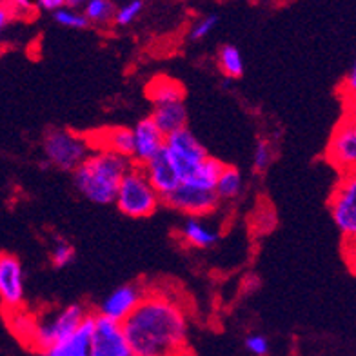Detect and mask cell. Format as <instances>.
Segmentation results:
<instances>
[{"instance_id": "12", "label": "cell", "mask_w": 356, "mask_h": 356, "mask_svg": "<svg viewBox=\"0 0 356 356\" xmlns=\"http://www.w3.org/2000/svg\"><path fill=\"white\" fill-rule=\"evenodd\" d=\"M0 300L8 307H19L24 300L22 264L10 253H0Z\"/></svg>"}, {"instance_id": "7", "label": "cell", "mask_w": 356, "mask_h": 356, "mask_svg": "<svg viewBox=\"0 0 356 356\" xmlns=\"http://www.w3.org/2000/svg\"><path fill=\"white\" fill-rule=\"evenodd\" d=\"M89 356H136L124 334L122 323L93 316V334L89 343Z\"/></svg>"}, {"instance_id": "17", "label": "cell", "mask_w": 356, "mask_h": 356, "mask_svg": "<svg viewBox=\"0 0 356 356\" xmlns=\"http://www.w3.org/2000/svg\"><path fill=\"white\" fill-rule=\"evenodd\" d=\"M151 120L159 127V131L164 136L173 135V133L186 129V122H188V109L184 106V102H171L162 104V106H155Z\"/></svg>"}, {"instance_id": "9", "label": "cell", "mask_w": 356, "mask_h": 356, "mask_svg": "<svg viewBox=\"0 0 356 356\" xmlns=\"http://www.w3.org/2000/svg\"><path fill=\"white\" fill-rule=\"evenodd\" d=\"M331 213L337 227L343 236H355L356 233V180L347 175L337 188L331 202Z\"/></svg>"}, {"instance_id": "28", "label": "cell", "mask_w": 356, "mask_h": 356, "mask_svg": "<svg viewBox=\"0 0 356 356\" xmlns=\"http://www.w3.org/2000/svg\"><path fill=\"white\" fill-rule=\"evenodd\" d=\"M271 159H273V151H271V145L267 144L266 140H260L254 147V155H253V164L257 171H266L271 164Z\"/></svg>"}, {"instance_id": "10", "label": "cell", "mask_w": 356, "mask_h": 356, "mask_svg": "<svg viewBox=\"0 0 356 356\" xmlns=\"http://www.w3.org/2000/svg\"><path fill=\"white\" fill-rule=\"evenodd\" d=\"M140 168L142 171H144L145 178H147L151 186H153V189L159 193L160 198H165L168 195H171V193H173L175 189H178V186L182 184V178L178 175L173 160L169 159L168 151H165L164 147H162L149 162H145Z\"/></svg>"}, {"instance_id": "22", "label": "cell", "mask_w": 356, "mask_h": 356, "mask_svg": "<svg viewBox=\"0 0 356 356\" xmlns=\"http://www.w3.org/2000/svg\"><path fill=\"white\" fill-rule=\"evenodd\" d=\"M218 64L225 76H229V79H238L244 75V58L236 46H229V44L222 46L220 53H218Z\"/></svg>"}, {"instance_id": "18", "label": "cell", "mask_w": 356, "mask_h": 356, "mask_svg": "<svg viewBox=\"0 0 356 356\" xmlns=\"http://www.w3.org/2000/svg\"><path fill=\"white\" fill-rule=\"evenodd\" d=\"M225 165L222 164L220 160L211 159V156H207L200 165H198L191 175H189L182 184H188L191 188L195 189H202V191H215L216 180L220 177L222 169Z\"/></svg>"}, {"instance_id": "3", "label": "cell", "mask_w": 356, "mask_h": 356, "mask_svg": "<svg viewBox=\"0 0 356 356\" xmlns=\"http://www.w3.org/2000/svg\"><path fill=\"white\" fill-rule=\"evenodd\" d=\"M162 198L159 193L153 189L149 180L145 178L140 165H133L126 175L122 182L118 186L115 204L124 215L133 216V218H144L149 216L159 209V204Z\"/></svg>"}, {"instance_id": "16", "label": "cell", "mask_w": 356, "mask_h": 356, "mask_svg": "<svg viewBox=\"0 0 356 356\" xmlns=\"http://www.w3.org/2000/svg\"><path fill=\"white\" fill-rule=\"evenodd\" d=\"M93 334V316H86L75 333L70 338L55 343L42 353L44 356H89V343Z\"/></svg>"}, {"instance_id": "4", "label": "cell", "mask_w": 356, "mask_h": 356, "mask_svg": "<svg viewBox=\"0 0 356 356\" xmlns=\"http://www.w3.org/2000/svg\"><path fill=\"white\" fill-rule=\"evenodd\" d=\"M88 138L67 129H51L44 138V153L53 165L75 171L89 156Z\"/></svg>"}, {"instance_id": "23", "label": "cell", "mask_w": 356, "mask_h": 356, "mask_svg": "<svg viewBox=\"0 0 356 356\" xmlns=\"http://www.w3.org/2000/svg\"><path fill=\"white\" fill-rule=\"evenodd\" d=\"M115 6L113 2L108 0H88L84 6V17L89 24H109L113 20V15H115Z\"/></svg>"}, {"instance_id": "11", "label": "cell", "mask_w": 356, "mask_h": 356, "mask_svg": "<svg viewBox=\"0 0 356 356\" xmlns=\"http://www.w3.org/2000/svg\"><path fill=\"white\" fill-rule=\"evenodd\" d=\"M142 298H144V291L136 284H126V286L117 287L106 296V300L100 305V316L117 323H124L138 307Z\"/></svg>"}, {"instance_id": "2", "label": "cell", "mask_w": 356, "mask_h": 356, "mask_svg": "<svg viewBox=\"0 0 356 356\" xmlns=\"http://www.w3.org/2000/svg\"><path fill=\"white\" fill-rule=\"evenodd\" d=\"M133 168V162L124 156L97 151L73 171L75 186L88 200L95 204H111L117 197L124 175Z\"/></svg>"}, {"instance_id": "20", "label": "cell", "mask_w": 356, "mask_h": 356, "mask_svg": "<svg viewBox=\"0 0 356 356\" xmlns=\"http://www.w3.org/2000/svg\"><path fill=\"white\" fill-rule=\"evenodd\" d=\"M147 97L155 106L171 102H182L184 89L177 80H171L168 76H156L149 86H147Z\"/></svg>"}, {"instance_id": "6", "label": "cell", "mask_w": 356, "mask_h": 356, "mask_svg": "<svg viewBox=\"0 0 356 356\" xmlns=\"http://www.w3.org/2000/svg\"><path fill=\"white\" fill-rule=\"evenodd\" d=\"M164 149L168 151L169 159L173 160L182 182L209 156L206 147L189 129H180L173 135L165 136Z\"/></svg>"}, {"instance_id": "25", "label": "cell", "mask_w": 356, "mask_h": 356, "mask_svg": "<svg viewBox=\"0 0 356 356\" xmlns=\"http://www.w3.org/2000/svg\"><path fill=\"white\" fill-rule=\"evenodd\" d=\"M142 10H144V2H142V0L126 2V4L115 10L113 22L118 24V26H129V24H133L138 17H140Z\"/></svg>"}, {"instance_id": "21", "label": "cell", "mask_w": 356, "mask_h": 356, "mask_svg": "<svg viewBox=\"0 0 356 356\" xmlns=\"http://www.w3.org/2000/svg\"><path fill=\"white\" fill-rule=\"evenodd\" d=\"M242 191V175L236 168H224L216 180L215 195L218 200H233Z\"/></svg>"}, {"instance_id": "13", "label": "cell", "mask_w": 356, "mask_h": 356, "mask_svg": "<svg viewBox=\"0 0 356 356\" xmlns=\"http://www.w3.org/2000/svg\"><path fill=\"white\" fill-rule=\"evenodd\" d=\"M329 160L337 168L351 173L356 164V127L353 120H343L337 127L327 151Z\"/></svg>"}, {"instance_id": "29", "label": "cell", "mask_w": 356, "mask_h": 356, "mask_svg": "<svg viewBox=\"0 0 356 356\" xmlns=\"http://www.w3.org/2000/svg\"><path fill=\"white\" fill-rule=\"evenodd\" d=\"M245 347L248 351L254 356H267L269 353V340L264 334H249L245 338Z\"/></svg>"}, {"instance_id": "24", "label": "cell", "mask_w": 356, "mask_h": 356, "mask_svg": "<svg viewBox=\"0 0 356 356\" xmlns=\"http://www.w3.org/2000/svg\"><path fill=\"white\" fill-rule=\"evenodd\" d=\"M53 19H55L56 24H60V26H64V28H71V29H84L89 26L84 13L76 10V8H71V6L67 4L62 6L60 10H56L55 13H53Z\"/></svg>"}, {"instance_id": "5", "label": "cell", "mask_w": 356, "mask_h": 356, "mask_svg": "<svg viewBox=\"0 0 356 356\" xmlns=\"http://www.w3.org/2000/svg\"><path fill=\"white\" fill-rule=\"evenodd\" d=\"M86 316L88 314H86L82 305H67L66 309H62L60 313H56L51 318L44 320L42 323H38L37 327L33 329V333H31L33 346L44 353L55 343L70 338L82 325Z\"/></svg>"}, {"instance_id": "32", "label": "cell", "mask_w": 356, "mask_h": 356, "mask_svg": "<svg viewBox=\"0 0 356 356\" xmlns=\"http://www.w3.org/2000/svg\"><path fill=\"white\" fill-rule=\"evenodd\" d=\"M346 84H347V89L355 93V89H356V67L355 66H353L351 70H349V73H347Z\"/></svg>"}, {"instance_id": "15", "label": "cell", "mask_w": 356, "mask_h": 356, "mask_svg": "<svg viewBox=\"0 0 356 356\" xmlns=\"http://www.w3.org/2000/svg\"><path fill=\"white\" fill-rule=\"evenodd\" d=\"M89 147L106 151L113 155L131 160L133 156V131L129 127H106L88 138Z\"/></svg>"}, {"instance_id": "19", "label": "cell", "mask_w": 356, "mask_h": 356, "mask_svg": "<svg viewBox=\"0 0 356 356\" xmlns=\"http://www.w3.org/2000/svg\"><path fill=\"white\" fill-rule=\"evenodd\" d=\"M182 236L189 245H195V248L200 249L211 248L218 240V233L213 229L211 225L204 224L197 216H189L186 220L182 227Z\"/></svg>"}, {"instance_id": "14", "label": "cell", "mask_w": 356, "mask_h": 356, "mask_svg": "<svg viewBox=\"0 0 356 356\" xmlns=\"http://www.w3.org/2000/svg\"><path fill=\"white\" fill-rule=\"evenodd\" d=\"M133 131V156L131 162L144 165L159 153L165 144V136L159 131L151 118H142L131 129Z\"/></svg>"}, {"instance_id": "8", "label": "cell", "mask_w": 356, "mask_h": 356, "mask_svg": "<svg viewBox=\"0 0 356 356\" xmlns=\"http://www.w3.org/2000/svg\"><path fill=\"white\" fill-rule=\"evenodd\" d=\"M162 200L169 207L178 209V211L186 213L189 216H197V218L215 211L218 207V202H220L215 191H202V189L191 188L188 184H180L178 189H175L171 195H168Z\"/></svg>"}, {"instance_id": "26", "label": "cell", "mask_w": 356, "mask_h": 356, "mask_svg": "<svg viewBox=\"0 0 356 356\" xmlns=\"http://www.w3.org/2000/svg\"><path fill=\"white\" fill-rule=\"evenodd\" d=\"M216 24H218V17H216V15H206V17H202V19H198L197 22L193 24L191 31H189V38H191V40L206 38L207 35L211 33L213 29L216 28Z\"/></svg>"}, {"instance_id": "1", "label": "cell", "mask_w": 356, "mask_h": 356, "mask_svg": "<svg viewBox=\"0 0 356 356\" xmlns=\"http://www.w3.org/2000/svg\"><path fill=\"white\" fill-rule=\"evenodd\" d=\"M122 329L136 356H186L188 353L186 314L164 295H144Z\"/></svg>"}, {"instance_id": "31", "label": "cell", "mask_w": 356, "mask_h": 356, "mask_svg": "<svg viewBox=\"0 0 356 356\" xmlns=\"http://www.w3.org/2000/svg\"><path fill=\"white\" fill-rule=\"evenodd\" d=\"M38 6H40L42 10L53 11V13H55L56 10H60L62 6H66V2H64V0H40Z\"/></svg>"}, {"instance_id": "30", "label": "cell", "mask_w": 356, "mask_h": 356, "mask_svg": "<svg viewBox=\"0 0 356 356\" xmlns=\"http://www.w3.org/2000/svg\"><path fill=\"white\" fill-rule=\"evenodd\" d=\"M11 20V8L6 4H0V37L4 33V29L8 28V24Z\"/></svg>"}, {"instance_id": "27", "label": "cell", "mask_w": 356, "mask_h": 356, "mask_svg": "<svg viewBox=\"0 0 356 356\" xmlns=\"http://www.w3.org/2000/svg\"><path fill=\"white\" fill-rule=\"evenodd\" d=\"M75 258V249L73 245H70L67 242H58V244L53 248L51 260L55 264V267H66L73 262Z\"/></svg>"}]
</instances>
